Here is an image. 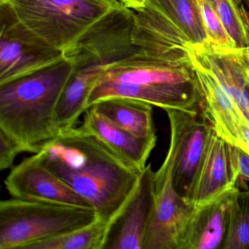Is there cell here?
<instances>
[{"instance_id": "6da1fadb", "label": "cell", "mask_w": 249, "mask_h": 249, "mask_svg": "<svg viewBox=\"0 0 249 249\" xmlns=\"http://www.w3.org/2000/svg\"><path fill=\"white\" fill-rule=\"evenodd\" d=\"M43 154L45 164L110 224L135 189L141 172L94 137L75 127L61 132Z\"/></svg>"}, {"instance_id": "7a4b0ae2", "label": "cell", "mask_w": 249, "mask_h": 249, "mask_svg": "<svg viewBox=\"0 0 249 249\" xmlns=\"http://www.w3.org/2000/svg\"><path fill=\"white\" fill-rule=\"evenodd\" d=\"M114 97L136 99L164 110L202 111L204 103L190 50L162 58L138 52L113 64L93 88L87 109Z\"/></svg>"}, {"instance_id": "3957f363", "label": "cell", "mask_w": 249, "mask_h": 249, "mask_svg": "<svg viewBox=\"0 0 249 249\" xmlns=\"http://www.w3.org/2000/svg\"><path fill=\"white\" fill-rule=\"evenodd\" d=\"M74 71L65 57L29 75L0 84V130L24 152L38 154L60 135L58 103Z\"/></svg>"}, {"instance_id": "277c9868", "label": "cell", "mask_w": 249, "mask_h": 249, "mask_svg": "<svg viewBox=\"0 0 249 249\" xmlns=\"http://www.w3.org/2000/svg\"><path fill=\"white\" fill-rule=\"evenodd\" d=\"M93 208L26 200L13 197L0 202V249H26L89 225L98 219Z\"/></svg>"}, {"instance_id": "5b68a950", "label": "cell", "mask_w": 249, "mask_h": 249, "mask_svg": "<svg viewBox=\"0 0 249 249\" xmlns=\"http://www.w3.org/2000/svg\"><path fill=\"white\" fill-rule=\"evenodd\" d=\"M29 30L65 52L93 24L115 8L119 0H8Z\"/></svg>"}, {"instance_id": "8992f818", "label": "cell", "mask_w": 249, "mask_h": 249, "mask_svg": "<svg viewBox=\"0 0 249 249\" xmlns=\"http://www.w3.org/2000/svg\"><path fill=\"white\" fill-rule=\"evenodd\" d=\"M134 12V33L148 44L190 49L208 41L198 0H148Z\"/></svg>"}, {"instance_id": "52a82bcc", "label": "cell", "mask_w": 249, "mask_h": 249, "mask_svg": "<svg viewBox=\"0 0 249 249\" xmlns=\"http://www.w3.org/2000/svg\"><path fill=\"white\" fill-rule=\"evenodd\" d=\"M134 11L120 5L93 24L64 56L74 69L108 68L139 52L134 43Z\"/></svg>"}, {"instance_id": "ba28073f", "label": "cell", "mask_w": 249, "mask_h": 249, "mask_svg": "<svg viewBox=\"0 0 249 249\" xmlns=\"http://www.w3.org/2000/svg\"><path fill=\"white\" fill-rule=\"evenodd\" d=\"M0 84L43 69L63 59L62 51L29 30L9 2L0 3Z\"/></svg>"}, {"instance_id": "9c48e42d", "label": "cell", "mask_w": 249, "mask_h": 249, "mask_svg": "<svg viewBox=\"0 0 249 249\" xmlns=\"http://www.w3.org/2000/svg\"><path fill=\"white\" fill-rule=\"evenodd\" d=\"M170 126L168 153L173 160V180L178 193L186 199L213 128L203 112L165 110Z\"/></svg>"}, {"instance_id": "30bf717a", "label": "cell", "mask_w": 249, "mask_h": 249, "mask_svg": "<svg viewBox=\"0 0 249 249\" xmlns=\"http://www.w3.org/2000/svg\"><path fill=\"white\" fill-rule=\"evenodd\" d=\"M155 195L151 219L142 249H177L179 237L195 205L189 203L175 189L173 160H165L154 173Z\"/></svg>"}, {"instance_id": "8fae6325", "label": "cell", "mask_w": 249, "mask_h": 249, "mask_svg": "<svg viewBox=\"0 0 249 249\" xmlns=\"http://www.w3.org/2000/svg\"><path fill=\"white\" fill-rule=\"evenodd\" d=\"M5 185L10 195L18 199L93 208L48 168L42 152L35 154L14 167L5 178Z\"/></svg>"}, {"instance_id": "7c38bea8", "label": "cell", "mask_w": 249, "mask_h": 249, "mask_svg": "<svg viewBox=\"0 0 249 249\" xmlns=\"http://www.w3.org/2000/svg\"><path fill=\"white\" fill-rule=\"evenodd\" d=\"M154 173L151 164L141 172L132 195L109 224L104 249H142L154 208Z\"/></svg>"}, {"instance_id": "4fadbf2b", "label": "cell", "mask_w": 249, "mask_h": 249, "mask_svg": "<svg viewBox=\"0 0 249 249\" xmlns=\"http://www.w3.org/2000/svg\"><path fill=\"white\" fill-rule=\"evenodd\" d=\"M235 145L213 131L186 200L197 205L236 187Z\"/></svg>"}, {"instance_id": "5bb4252c", "label": "cell", "mask_w": 249, "mask_h": 249, "mask_svg": "<svg viewBox=\"0 0 249 249\" xmlns=\"http://www.w3.org/2000/svg\"><path fill=\"white\" fill-rule=\"evenodd\" d=\"M237 189H229L208 202L195 205L180 233L177 249H222Z\"/></svg>"}, {"instance_id": "9a60e30c", "label": "cell", "mask_w": 249, "mask_h": 249, "mask_svg": "<svg viewBox=\"0 0 249 249\" xmlns=\"http://www.w3.org/2000/svg\"><path fill=\"white\" fill-rule=\"evenodd\" d=\"M192 60L218 80L249 123V86L243 49H229L207 41L190 49Z\"/></svg>"}, {"instance_id": "2e32d148", "label": "cell", "mask_w": 249, "mask_h": 249, "mask_svg": "<svg viewBox=\"0 0 249 249\" xmlns=\"http://www.w3.org/2000/svg\"><path fill=\"white\" fill-rule=\"evenodd\" d=\"M83 122L75 129L94 137L119 156L125 162L142 172L157 144V140L140 138L113 123L94 106L87 109Z\"/></svg>"}, {"instance_id": "e0dca14e", "label": "cell", "mask_w": 249, "mask_h": 249, "mask_svg": "<svg viewBox=\"0 0 249 249\" xmlns=\"http://www.w3.org/2000/svg\"><path fill=\"white\" fill-rule=\"evenodd\" d=\"M193 63L203 94L202 112L216 133L233 145L247 121L216 78L199 64Z\"/></svg>"}, {"instance_id": "ac0fdd59", "label": "cell", "mask_w": 249, "mask_h": 249, "mask_svg": "<svg viewBox=\"0 0 249 249\" xmlns=\"http://www.w3.org/2000/svg\"><path fill=\"white\" fill-rule=\"evenodd\" d=\"M107 68L74 69L64 89L56 111V124L63 132L77 126L80 116L87 110L90 94Z\"/></svg>"}, {"instance_id": "d6986e66", "label": "cell", "mask_w": 249, "mask_h": 249, "mask_svg": "<svg viewBox=\"0 0 249 249\" xmlns=\"http://www.w3.org/2000/svg\"><path fill=\"white\" fill-rule=\"evenodd\" d=\"M102 114L127 132L145 139L157 140L152 105L129 97H109L93 105Z\"/></svg>"}, {"instance_id": "ffe728a7", "label": "cell", "mask_w": 249, "mask_h": 249, "mask_svg": "<svg viewBox=\"0 0 249 249\" xmlns=\"http://www.w3.org/2000/svg\"><path fill=\"white\" fill-rule=\"evenodd\" d=\"M108 227L109 223L98 218L89 225L37 242L26 249H104Z\"/></svg>"}, {"instance_id": "44dd1931", "label": "cell", "mask_w": 249, "mask_h": 249, "mask_svg": "<svg viewBox=\"0 0 249 249\" xmlns=\"http://www.w3.org/2000/svg\"><path fill=\"white\" fill-rule=\"evenodd\" d=\"M236 49L249 47V13L242 0H208Z\"/></svg>"}, {"instance_id": "7402d4cb", "label": "cell", "mask_w": 249, "mask_h": 249, "mask_svg": "<svg viewBox=\"0 0 249 249\" xmlns=\"http://www.w3.org/2000/svg\"><path fill=\"white\" fill-rule=\"evenodd\" d=\"M222 249H249V189L236 192Z\"/></svg>"}, {"instance_id": "603a6c76", "label": "cell", "mask_w": 249, "mask_h": 249, "mask_svg": "<svg viewBox=\"0 0 249 249\" xmlns=\"http://www.w3.org/2000/svg\"><path fill=\"white\" fill-rule=\"evenodd\" d=\"M208 41L229 49H236L218 14L208 0H198Z\"/></svg>"}, {"instance_id": "cb8c5ba5", "label": "cell", "mask_w": 249, "mask_h": 249, "mask_svg": "<svg viewBox=\"0 0 249 249\" xmlns=\"http://www.w3.org/2000/svg\"><path fill=\"white\" fill-rule=\"evenodd\" d=\"M22 152L24 149L16 140L0 130V170L12 167L17 156Z\"/></svg>"}, {"instance_id": "d4e9b609", "label": "cell", "mask_w": 249, "mask_h": 249, "mask_svg": "<svg viewBox=\"0 0 249 249\" xmlns=\"http://www.w3.org/2000/svg\"><path fill=\"white\" fill-rule=\"evenodd\" d=\"M236 163H237V180L236 187L241 190L249 189V155L239 147L235 146Z\"/></svg>"}, {"instance_id": "484cf974", "label": "cell", "mask_w": 249, "mask_h": 249, "mask_svg": "<svg viewBox=\"0 0 249 249\" xmlns=\"http://www.w3.org/2000/svg\"><path fill=\"white\" fill-rule=\"evenodd\" d=\"M233 145L241 148L249 155V124L247 122L242 125Z\"/></svg>"}, {"instance_id": "4316f807", "label": "cell", "mask_w": 249, "mask_h": 249, "mask_svg": "<svg viewBox=\"0 0 249 249\" xmlns=\"http://www.w3.org/2000/svg\"><path fill=\"white\" fill-rule=\"evenodd\" d=\"M148 0H119V2L126 8L136 11L141 9L146 3Z\"/></svg>"}, {"instance_id": "83f0119b", "label": "cell", "mask_w": 249, "mask_h": 249, "mask_svg": "<svg viewBox=\"0 0 249 249\" xmlns=\"http://www.w3.org/2000/svg\"><path fill=\"white\" fill-rule=\"evenodd\" d=\"M243 49V60H244L245 69H246V76L249 86V47Z\"/></svg>"}, {"instance_id": "f1b7e54d", "label": "cell", "mask_w": 249, "mask_h": 249, "mask_svg": "<svg viewBox=\"0 0 249 249\" xmlns=\"http://www.w3.org/2000/svg\"><path fill=\"white\" fill-rule=\"evenodd\" d=\"M246 5H247L248 8H249V0H243Z\"/></svg>"}]
</instances>
